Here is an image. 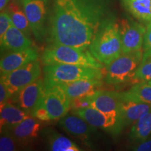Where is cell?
<instances>
[{
  "label": "cell",
  "instance_id": "obj_34",
  "mask_svg": "<svg viewBox=\"0 0 151 151\" xmlns=\"http://www.w3.org/2000/svg\"><path fill=\"white\" fill-rule=\"evenodd\" d=\"M12 1H20V2H21L22 0H12Z\"/></svg>",
  "mask_w": 151,
  "mask_h": 151
},
{
  "label": "cell",
  "instance_id": "obj_35",
  "mask_svg": "<svg viewBox=\"0 0 151 151\" xmlns=\"http://www.w3.org/2000/svg\"><path fill=\"white\" fill-rule=\"evenodd\" d=\"M148 83H150V84H151V81H148Z\"/></svg>",
  "mask_w": 151,
  "mask_h": 151
},
{
  "label": "cell",
  "instance_id": "obj_11",
  "mask_svg": "<svg viewBox=\"0 0 151 151\" xmlns=\"http://www.w3.org/2000/svg\"><path fill=\"white\" fill-rule=\"evenodd\" d=\"M71 111V113L78 115L95 128L104 129L113 134H118L122 130L118 118L109 116L92 107Z\"/></svg>",
  "mask_w": 151,
  "mask_h": 151
},
{
  "label": "cell",
  "instance_id": "obj_16",
  "mask_svg": "<svg viewBox=\"0 0 151 151\" xmlns=\"http://www.w3.org/2000/svg\"><path fill=\"white\" fill-rule=\"evenodd\" d=\"M103 86V80L98 79H83L60 85L62 90L67 94L70 100L87 95H92L101 90Z\"/></svg>",
  "mask_w": 151,
  "mask_h": 151
},
{
  "label": "cell",
  "instance_id": "obj_33",
  "mask_svg": "<svg viewBox=\"0 0 151 151\" xmlns=\"http://www.w3.org/2000/svg\"><path fill=\"white\" fill-rule=\"evenodd\" d=\"M11 1V0H0V10L1 11L5 10Z\"/></svg>",
  "mask_w": 151,
  "mask_h": 151
},
{
  "label": "cell",
  "instance_id": "obj_22",
  "mask_svg": "<svg viewBox=\"0 0 151 151\" xmlns=\"http://www.w3.org/2000/svg\"><path fill=\"white\" fill-rule=\"evenodd\" d=\"M6 10L10 15L13 24L15 27L30 38L32 32L21 2L11 0Z\"/></svg>",
  "mask_w": 151,
  "mask_h": 151
},
{
  "label": "cell",
  "instance_id": "obj_8",
  "mask_svg": "<svg viewBox=\"0 0 151 151\" xmlns=\"http://www.w3.org/2000/svg\"><path fill=\"white\" fill-rule=\"evenodd\" d=\"M122 52H129L143 48L146 27L137 20L125 16L118 21Z\"/></svg>",
  "mask_w": 151,
  "mask_h": 151
},
{
  "label": "cell",
  "instance_id": "obj_27",
  "mask_svg": "<svg viewBox=\"0 0 151 151\" xmlns=\"http://www.w3.org/2000/svg\"><path fill=\"white\" fill-rule=\"evenodd\" d=\"M91 106V95H87L71 100V110H79Z\"/></svg>",
  "mask_w": 151,
  "mask_h": 151
},
{
  "label": "cell",
  "instance_id": "obj_20",
  "mask_svg": "<svg viewBox=\"0 0 151 151\" xmlns=\"http://www.w3.org/2000/svg\"><path fill=\"white\" fill-rule=\"evenodd\" d=\"M128 14L143 24L151 22V0H120Z\"/></svg>",
  "mask_w": 151,
  "mask_h": 151
},
{
  "label": "cell",
  "instance_id": "obj_9",
  "mask_svg": "<svg viewBox=\"0 0 151 151\" xmlns=\"http://www.w3.org/2000/svg\"><path fill=\"white\" fill-rule=\"evenodd\" d=\"M45 91L44 81L40 77L14 94L9 101L32 116V111L42 100Z\"/></svg>",
  "mask_w": 151,
  "mask_h": 151
},
{
  "label": "cell",
  "instance_id": "obj_2",
  "mask_svg": "<svg viewBox=\"0 0 151 151\" xmlns=\"http://www.w3.org/2000/svg\"><path fill=\"white\" fill-rule=\"evenodd\" d=\"M43 65H75L104 69L102 64L95 59L88 50L73 46L49 43L41 55Z\"/></svg>",
  "mask_w": 151,
  "mask_h": 151
},
{
  "label": "cell",
  "instance_id": "obj_30",
  "mask_svg": "<svg viewBox=\"0 0 151 151\" xmlns=\"http://www.w3.org/2000/svg\"><path fill=\"white\" fill-rule=\"evenodd\" d=\"M143 57L151 55V22L146 26V32L143 44Z\"/></svg>",
  "mask_w": 151,
  "mask_h": 151
},
{
  "label": "cell",
  "instance_id": "obj_12",
  "mask_svg": "<svg viewBox=\"0 0 151 151\" xmlns=\"http://www.w3.org/2000/svg\"><path fill=\"white\" fill-rule=\"evenodd\" d=\"M119 112L122 129L132 126L141 117L151 110V104L134 101L124 97L118 92Z\"/></svg>",
  "mask_w": 151,
  "mask_h": 151
},
{
  "label": "cell",
  "instance_id": "obj_29",
  "mask_svg": "<svg viewBox=\"0 0 151 151\" xmlns=\"http://www.w3.org/2000/svg\"><path fill=\"white\" fill-rule=\"evenodd\" d=\"M32 116L35 117V118L40 120V121L48 122L52 120L50 116H49V113L48 111H47L46 109L45 108L44 106L43 105L42 103H41V102L37 105V106L35 109V110L32 111Z\"/></svg>",
  "mask_w": 151,
  "mask_h": 151
},
{
  "label": "cell",
  "instance_id": "obj_5",
  "mask_svg": "<svg viewBox=\"0 0 151 151\" xmlns=\"http://www.w3.org/2000/svg\"><path fill=\"white\" fill-rule=\"evenodd\" d=\"M143 49L122 52L118 58L103 69L104 81L111 86H120L129 83H135L136 71L143 60Z\"/></svg>",
  "mask_w": 151,
  "mask_h": 151
},
{
  "label": "cell",
  "instance_id": "obj_28",
  "mask_svg": "<svg viewBox=\"0 0 151 151\" xmlns=\"http://www.w3.org/2000/svg\"><path fill=\"white\" fill-rule=\"evenodd\" d=\"M13 24L11 16L8 11L4 10L0 14V39L2 38L11 25Z\"/></svg>",
  "mask_w": 151,
  "mask_h": 151
},
{
  "label": "cell",
  "instance_id": "obj_6",
  "mask_svg": "<svg viewBox=\"0 0 151 151\" xmlns=\"http://www.w3.org/2000/svg\"><path fill=\"white\" fill-rule=\"evenodd\" d=\"M21 4L35 40L43 43L48 31V0H22Z\"/></svg>",
  "mask_w": 151,
  "mask_h": 151
},
{
  "label": "cell",
  "instance_id": "obj_14",
  "mask_svg": "<svg viewBox=\"0 0 151 151\" xmlns=\"http://www.w3.org/2000/svg\"><path fill=\"white\" fill-rule=\"evenodd\" d=\"M58 124L68 134L82 141H88L93 131H95V127L90 125L83 118L72 113H67L60 118Z\"/></svg>",
  "mask_w": 151,
  "mask_h": 151
},
{
  "label": "cell",
  "instance_id": "obj_31",
  "mask_svg": "<svg viewBox=\"0 0 151 151\" xmlns=\"http://www.w3.org/2000/svg\"><path fill=\"white\" fill-rule=\"evenodd\" d=\"M11 95L8 90L6 88L5 85L2 82H0V107L2 108L4 106L9 102Z\"/></svg>",
  "mask_w": 151,
  "mask_h": 151
},
{
  "label": "cell",
  "instance_id": "obj_23",
  "mask_svg": "<svg viewBox=\"0 0 151 151\" xmlns=\"http://www.w3.org/2000/svg\"><path fill=\"white\" fill-rule=\"evenodd\" d=\"M120 94L134 101L151 104V84L148 82L135 83L129 90Z\"/></svg>",
  "mask_w": 151,
  "mask_h": 151
},
{
  "label": "cell",
  "instance_id": "obj_26",
  "mask_svg": "<svg viewBox=\"0 0 151 151\" xmlns=\"http://www.w3.org/2000/svg\"><path fill=\"white\" fill-rule=\"evenodd\" d=\"M20 144L9 132L1 133L0 137V150L15 151L18 150Z\"/></svg>",
  "mask_w": 151,
  "mask_h": 151
},
{
  "label": "cell",
  "instance_id": "obj_19",
  "mask_svg": "<svg viewBox=\"0 0 151 151\" xmlns=\"http://www.w3.org/2000/svg\"><path fill=\"white\" fill-rule=\"evenodd\" d=\"M31 115L9 101L1 108V133L9 132Z\"/></svg>",
  "mask_w": 151,
  "mask_h": 151
},
{
  "label": "cell",
  "instance_id": "obj_3",
  "mask_svg": "<svg viewBox=\"0 0 151 151\" xmlns=\"http://www.w3.org/2000/svg\"><path fill=\"white\" fill-rule=\"evenodd\" d=\"M43 72L46 88L83 79L104 80L103 69L81 65H45Z\"/></svg>",
  "mask_w": 151,
  "mask_h": 151
},
{
  "label": "cell",
  "instance_id": "obj_32",
  "mask_svg": "<svg viewBox=\"0 0 151 151\" xmlns=\"http://www.w3.org/2000/svg\"><path fill=\"white\" fill-rule=\"evenodd\" d=\"M131 149L136 151H151V139H146L143 141H138Z\"/></svg>",
  "mask_w": 151,
  "mask_h": 151
},
{
  "label": "cell",
  "instance_id": "obj_4",
  "mask_svg": "<svg viewBox=\"0 0 151 151\" xmlns=\"http://www.w3.org/2000/svg\"><path fill=\"white\" fill-rule=\"evenodd\" d=\"M89 51L103 65L106 66L122 53V42L117 19L103 28L92 41Z\"/></svg>",
  "mask_w": 151,
  "mask_h": 151
},
{
  "label": "cell",
  "instance_id": "obj_10",
  "mask_svg": "<svg viewBox=\"0 0 151 151\" xmlns=\"http://www.w3.org/2000/svg\"><path fill=\"white\" fill-rule=\"evenodd\" d=\"M41 103L52 120H60L71 109V100L60 86L46 88Z\"/></svg>",
  "mask_w": 151,
  "mask_h": 151
},
{
  "label": "cell",
  "instance_id": "obj_18",
  "mask_svg": "<svg viewBox=\"0 0 151 151\" xmlns=\"http://www.w3.org/2000/svg\"><path fill=\"white\" fill-rule=\"evenodd\" d=\"M0 41L1 53L24 50L32 46L31 39L15 27L14 24L7 30L4 36L0 39Z\"/></svg>",
  "mask_w": 151,
  "mask_h": 151
},
{
  "label": "cell",
  "instance_id": "obj_25",
  "mask_svg": "<svg viewBox=\"0 0 151 151\" xmlns=\"http://www.w3.org/2000/svg\"><path fill=\"white\" fill-rule=\"evenodd\" d=\"M134 81L135 83L151 81V55L143 57L142 62L136 71Z\"/></svg>",
  "mask_w": 151,
  "mask_h": 151
},
{
  "label": "cell",
  "instance_id": "obj_24",
  "mask_svg": "<svg viewBox=\"0 0 151 151\" xmlns=\"http://www.w3.org/2000/svg\"><path fill=\"white\" fill-rule=\"evenodd\" d=\"M151 136V110L132 126L129 138L132 141H143Z\"/></svg>",
  "mask_w": 151,
  "mask_h": 151
},
{
  "label": "cell",
  "instance_id": "obj_15",
  "mask_svg": "<svg viewBox=\"0 0 151 151\" xmlns=\"http://www.w3.org/2000/svg\"><path fill=\"white\" fill-rule=\"evenodd\" d=\"M90 107L109 116L116 117L120 120L118 92L108 91L101 89L98 90L91 95Z\"/></svg>",
  "mask_w": 151,
  "mask_h": 151
},
{
  "label": "cell",
  "instance_id": "obj_21",
  "mask_svg": "<svg viewBox=\"0 0 151 151\" xmlns=\"http://www.w3.org/2000/svg\"><path fill=\"white\" fill-rule=\"evenodd\" d=\"M48 150L52 151H80L81 148L71 139L52 129L43 131Z\"/></svg>",
  "mask_w": 151,
  "mask_h": 151
},
{
  "label": "cell",
  "instance_id": "obj_7",
  "mask_svg": "<svg viewBox=\"0 0 151 151\" xmlns=\"http://www.w3.org/2000/svg\"><path fill=\"white\" fill-rule=\"evenodd\" d=\"M41 74L40 62L36 60L14 71L1 74L0 81L5 85L11 97L24 87L40 78Z\"/></svg>",
  "mask_w": 151,
  "mask_h": 151
},
{
  "label": "cell",
  "instance_id": "obj_1",
  "mask_svg": "<svg viewBox=\"0 0 151 151\" xmlns=\"http://www.w3.org/2000/svg\"><path fill=\"white\" fill-rule=\"evenodd\" d=\"M116 19L115 0H53L48 42L89 50L99 32Z\"/></svg>",
  "mask_w": 151,
  "mask_h": 151
},
{
  "label": "cell",
  "instance_id": "obj_13",
  "mask_svg": "<svg viewBox=\"0 0 151 151\" xmlns=\"http://www.w3.org/2000/svg\"><path fill=\"white\" fill-rule=\"evenodd\" d=\"M38 58L39 52L37 48L33 46L24 50L4 52L0 61L1 74L18 69Z\"/></svg>",
  "mask_w": 151,
  "mask_h": 151
},
{
  "label": "cell",
  "instance_id": "obj_17",
  "mask_svg": "<svg viewBox=\"0 0 151 151\" xmlns=\"http://www.w3.org/2000/svg\"><path fill=\"white\" fill-rule=\"evenodd\" d=\"M40 120L30 116L9 132L20 145H26L37 139L41 130Z\"/></svg>",
  "mask_w": 151,
  "mask_h": 151
}]
</instances>
